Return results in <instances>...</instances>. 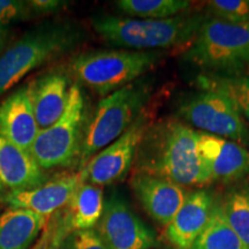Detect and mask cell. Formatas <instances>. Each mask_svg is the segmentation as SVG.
<instances>
[{
	"label": "cell",
	"instance_id": "obj_16",
	"mask_svg": "<svg viewBox=\"0 0 249 249\" xmlns=\"http://www.w3.org/2000/svg\"><path fill=\"white\" fill-rule=\"evenodd\" d=\"M48 174L29 151L0 136V181L9 192L27 191L43 185Z\"/></svg>",
	"mask_w": 249,
	"mask_h": 249
},
{
	"label": "cell",
	"instance_id": "obj_5",
	"mask_svg": "<svg viewBox=\"0 0 249 249\" xmlns=\"http://www.w3.org/2000/svg\"><path fill=\"white\" fill-rule=\"evenodd\" d=\"M161 55L155 51L99 50L77 54L70 70L79 82L102 97L135 82L157 64Z\"/></svg>",
	"mask_w": 249,
	"mask_h": 249
},
{
	"label": "cell",
	"instance_id": "obj_21",
	"mask_svg": "<svg viewBox=\"0 0 249 249\" xmlns=\"http://www.w3.org/2000/svg\"><path fill=\"white\" fill-rule=\"evenodd\" d=\"M191 249H249L227 223L219 203H214L207 226Z\"/></svg>",
	"mask_w": 249,
	"mask_h": 249
},
{
	"label": "cell",
	"instance_id": "obj_18",
	"mask_svg": "<svg viewBox=\"0 0 249 249\" xmlns=\"http://www.w3.org/2000/svg\"><path fill=\"white\" fill-rule=\"evenodd\" d=\"M49 218L18 208L5 210L0 213V249H30L44 231Z\"/></svg>",
	"mask_w": 249,
	"mask_h": 249
},
{
	"label": "cell",
	"instance_id": "obj_25",
	"mask_svg": "<svg viewBox=\"0 0 249 249\" xmlns=\"http://www.w3.org/2000/svg\"><path fill=\"white\" fill-rule=\"evenodd\" d=\"M33 14L28 1L0 0V31L7 33V27Z\"/></svg>",
	"mask_w": 249,
	"mask_h": 249
},
{
	"label": "cell",
	"instance_id": "obj_7",
	"mask_svg": "<svg viewBox=\"0 0 249 249\" xmlns=\"http://www.w3.org/2000/svg\"><path fill=\"white\" fill-rule=\"evenodd\" d=\"M86 126V98L79 82H74L66 110L57 123L39 130L30 154L44 171L79 164Z\"/></svg>",
	"mask_w": 249,
	"mask_h": 249
},
{
	"label": "cell",
	"instance_id": "obj_11",
	"mask_svg": "<svg viewBox=\"0 0 249 249\" xmlns=\"http://www.w3.org/2000/svg\"><path fill=\"white\" fill-rule=\"evenodd\" d=\"M197 147L211 182L238 181L249 176V150L245 145L198 132Z\"/></svg>",
	"mask_w": 249,
	"mask_h": 249
},
{
	"label": "cell",
	"instance_id": "obj_12",
	"mask_svg": "<svg viewBox=\"0 0 249 249\" xmlns=\"http://www.w3.org/2000/svg\"><path fill=\"white\" fill-rule=\"evenodd\" d=\"M129 180L145 213L165 227L172 222L189 194L186 187L160 177L133 173Z\"/></svg>",
	"mask_w": 249,
	"mask_h": 249
},
{
	"label": "cell",
	"instance_id": "obj_22",
	"mask_svg": "<svg viewBox=\"0 0 249 249\" xmlns=\"http://www.w3.org/2000/svg\"><path fill=\"white\" fill-rule=\"evenodd\" d=\"M187 0H119L117 7L128 18L163 20L185 14L191 7Z\"/></svg>",
	"mask_w": 249,
	"mask_h": 249
},
{
	"label": "cell",
	"instance_id": "obj_14",
	"mask_svg": "<svg viewBox=\"0 0 249 249\" xmlns=\"http://www.w3.org/2000/svg\"><path fill=\"white\" fill-rule=\"evenodd\" d=\"M38 134L29 83L15 90L0 104V136L30 152Z\"/></svg>",
	"mask_w": 249,
	"mask_h": 249
},
{
	"label": "cell",
	"instance_id": "obj_4",
	"mask_svg": "<svg viewBox=\"0 0 249 249\" xmlns=\"http://www.w3.org/2000/svg\"><path fill=\"white\" fill-rule=\"evenodd\" d=\"M183 59L208 73L238 75L249 68V22L205 18Z\"/></svg>",
	"mask_w": 249,
	"mask_h": 249
},
{
	"label": "cell",
	"instance_id": "obj_28",
	"mask_svg": "<svg viewBox=\"0 0 249 249\" xmlns=\"http://www.w3.org/2000/svg\"><path fill=\"white\" fill-rule=\"evenodd\" d=\"M28 5L33 13H52L57 12L58 9L64 7L65 2L59 0H31L28 1Z\"/></svg>",
	"mask_w": 249,
	"mask_h": 249
},
{
	"label": "cell",
	"instance_id": "obj_26",
	"mask_svg": "<svg viewBox=\"0 0 249 249\" xmlns=\"http://www.w3.org/2000/svg\"><path fill=\"white\" fill-rule=\"evenodd\" d=\"M65 249H107L96 229L73 231L65 239Z\"/></svg>",
	"mask_w": 249,
	"mask_h": 249
},
{
	"label": "cell",
	"instance_id": "obj_8",
	"mask_svg": "<svg viewBox=\"0 0 249 249\" xmlns=\"http://www.w3.org/2000/svg\"><path fill=\"white\" fill-rule=\"evenodd\" d=\"M179 119L202 133L249 144V129L234 104L223 93L200 90L180 104Z\"/></svg>",
	"mask_w": 249,
	"mask_h": 249
},
{
	"label": "cell",
	"instance_id": "obj_6",
	"mask_svg": "<svg viewBox=\"0 0 249 249\" xmlns=\"http://www.w3.org/2000/svg\"><path fill=\"white\" fill-rule=\"evenodd\" d=\"M149 88L133 82L110 93L98 103L91 119L87 121L81 148L79 170L129 128L147 107Z\"/></svg>",
	"mask_w": 249,
	"mask_h": 249
},
{
	"label": "cell",
	"instance_id": "obj_9",
	"mask_svg": "<svg viewBox=\"0 0 249 249\" xmlns=\"http://www.w3.org/2000/svg\"><path fill=\"white\" fill-rule=\"evenodd\" d=\"M152 118L151 112L145 107L120 138L90 158L79 170L85 182L103 187L121 181L133 169L140 144L154 124Z\"/></svg>",
	"mask_w": 249,
	"mask_h": 249
},
{
	"label": "cell",
	"instance_id": "obj_31",
	"mask_svg": "<svg viewBox=\"0 0 249 249\" xmlns=\"http://www.w3.org/2000/svg\"><path fill=\"white\" fill-rule=\"evenodd\" d=\"M5 187H4V185H2L1 183V181H0V195H2V193L5 192Z\"/></svg>",
	"mask_w": 249,
	"mask_h": 249
},
{
	"label": "cell",
	"instance_id": "obj_1",
	"mask_svg": "<svg viewBox=\"0 0 249 249\" xmlns=\"http://www.w3.org/2000/svg\"><path fill=\"white\" fill-rule=\"evenodd\" d=\"M197 135V130L178 117L154 123L140 144L133 173L160 177L186 188L210 185V176L198 152Z\"/></svg>",
	"mask_w": 249,
	"mask_h": 249
},
{
	"label": "cell",
	"instance_id": "obj_23",
	"mask_svg": "<svg viewBox=\"0 0 249 249\" xmlns=\"http://www.w3.org/2000/svg\"><path fill=\"white\" fill-rule=\"evenodd\" d=\"M220 207L227 223L249 248V185L230 191Z\"/></svg>",
	"mask_w": 249,
	"mask_h": 249
},
{
	"label": "cell",
	"instance_id": "obj_17",
	"mask_svg": "<svg viewBox=\"0 0 249 249\" xmlns=\"http://www.w3.org/2000/svg\"><path fill=\"white\" fill-rule=\"evenodd\" d=\"M70 80L62 71H51L30 83L31 102L39 130L49 128L62 116L70 96Z\"/></svg>",
	"mask_w": 249,
	"mask_h": 249
},
{
	"label": "cell",
	"instance_id": "obj_3",
	"mask_svg": "<svg viewBox=\"0 0 249 249\" xmlns=\"http://www.w3.org/2000/svg\"><path fill=\"white\" fill-rule=\"evenodd\" d=\"M82 34L71 23H46L34 28L0 55V96L27 74L54 60L79 44Z\"/></svg>",
	"mask_w": 249,
	"mask_h": 249
},
{
	"label": "cell",
	"instance_id": "obj_20",
	"mask_svg": "<svg viewBox=\"0 0 249 249\" xmlns=\"http://www.w3.org/2000/svg\"><path fill=\"white\" fill-rule=\"evenodd\" d=\"M196 83L201 90H213L226 96L249 124V75L204 73L197 76Z\"/></svg>",
	"mask_w": 249,
	"mask_h": 249
},
{
	"label": "cell",
	"instance_id": "obj_10",
	"mask_svg": "<svg viewBox=\"0 0 249 249\" xmlns=\"http://www.w3.org/2000/svg\"><path fill=\"white\" fill-rule=\"evenodd\" d=\"M95 229L107 249H151L156 246L154 232L117 194L105 201L104 213Z\"/></svg>",
	"mask_w": 249,
	"mask_h": 249
},
{
	"label": "cell",
	"instance_id": "obj_13",
	"mask_svg": "<svg viewBox=\"0 0 249 249\" xmlns=\"http://www.w3.org/2000/svg\"><path fill=\"white\" fill-rule=\"evenodd\" d=\"M85 178L81 171L48 180L43 185L27 191L8 192L4 202L9 208L33 211L43 217H51L66 207Z\"/></svg>",
	"mask_w": 249,
	"mask_h": 249
},
{
	"label": "cell",
	"instance_id": "obj_24",
	"mask_svg": "<svg viewBox=\"0 0 249 249\" xmlns=\"http://www.w3.org/2000/svg\"><path fill=\"white\" fill-rule=\"evenodd\" d=\"M207 7L218 20L234 24L249 22V0H210Z\"/></svg>",
	"mask_w": 249,
	"mask_h": 249
},
{
	"label": "cell",
	"instance_id": "obj_2",
	"mask_svg": "<svg viewBox=\"0 0 249 249\" xmlns=\"http://www.w3.org/2000/svg\"><path fill=\"white\" fill-rule=\"evenodd\" d=\"M204 20L202 14H181L163 20L98 15L92 18V27L111 45L154 51L191 44Z\"/></svg>",
	"mask_w": 249,
	"mask_h": 249
},
{
	"label": "cell",
	"instance_id": "obj_15",
	"mask_svg": "<svg viewBox=\"0 0 249 249\" xmlns=\"http://www.w3.org/2000/svg\"><path fill=\"white\" fill-rule=\"evenodd\" d=\"M214 207L213 196L201 188L189 192L178 213L169 225L165 235L176 249H191L209 222Z\"/></svg>",
	"mask_w": 249,
	"mask_h": 249
},
{
	"label": "cell",
	"instance_id": "obj_29",
	"mask_svg": "<svg viewBox=\"0 0 249 249\" xmlns=\"http://www.w3.org/2000/svg\"><path fill=\"white\" fill-rule=\"evenodd\" d=\"M53 227H54V214L49 218V222L46 224L44 231H43L42 234H40L38 240L36 241V244L34 245L30 249H45L46 246H48L50 238H51Z\"/></svg>",
	"mask_w": 249,
	"mask_h": 249
},
{
	"label": "cell",
	"instance_id": "obj_30",
	"mask_svg": "<svg viewBox=\"0 0 249 249\" xmlns=\"http://www.w3.org/2000/svg\"><path fill=\"white\" fill-rule=\"evenodd\" d=\"M5 37H6V31H0V48H1L2 44H4Z\"/></svg>",
	"mask_w": 249,
	"mask_h": 249
},
{
	"label": "cell",
	"instance_id": "obj_27",
	"mask_svg": "<svg viewBox=\"0 0 249 249\" xmlns=\"http://www.w3.org/2000/svg\"><path fill=\"white\" fill-rule=\"evenodd\" d=\"M71 231L64 222L61 210L54 213V227L45 249H65V239Z\"/></svg>",
	"mask_w": 249,
	"mask_h": 249
},
{
	"label": "cell",
	"instance_id": "obj_19",
	"mask_svg": "<svg viewBox=\"0 0 249 249\" xmlns=\"http://www.w3.org/2000/svg\"><path fill=\"white\" fill-rule=\"evenodd\" d=\"M104 192L99 186L83 182L77 187L66 207L62 218L71 232L95 229L104 213Z\"/></svg>",
	"mask_w": 249,
	"mask_h": 249
}]
</instances>
